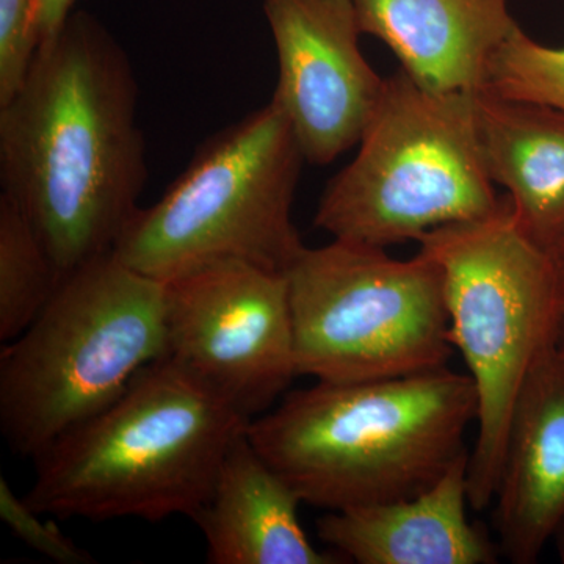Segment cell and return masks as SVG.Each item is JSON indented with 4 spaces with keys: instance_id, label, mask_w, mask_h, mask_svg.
Returning a JSON list of instances; mask_svg holds the SVG:
<instances>
[{
    "instance_id": "15",
    "label": "cell",
    "mask_w": 564,
    "mask_h": 564,
    "mask_svg": "<svg viewBox=\"0 0 564 564\" xmlns=\"http://www.w3.org/2000/svg\"><path fill=\"white\" fill-rule=\"evenodd\" d=\"M481 159L525 232L555 254L564 245V111L477 93Z\"/></svg>"
},
{
    "instance_id": "19",
    "label": "cell",
    "mask_w": 564,
    "mask_h": 564,
    "mask_svg": "<svg viewBox=\"0 0 564 564\" xmlns=\"http://www.w3.org/2000/svg\"><path fill=\"white\" fill-rule=\"evenodd\" d=\"M18 497L6 478H0V518L10 532L32 551L61 564H91L95 558L65 532Z\"/></svg>"
},
{
    "instance_id": "22",
    "label": "cell",
    "mask_w": 564,
    "mask_h": 564,
    "mask_svg": "<svg viewBox=\"0 0 564 564\" xmlns=\"http://www.w3.org/2000/svg\"><path fill=\"white\" fill-rule=\"evenodd\" d=\"M556 261L560 263V269H562L563 276H564V245L562 248H560L558 251L555 252Z\"/></svg>"
},
{
    "instance_id": "14",
    "label": "cell",
    "mask_w": 564,
    "mask_h": 564,
    "mask_svg": "<svg viewBox=\"0 0 564 564\" xmlns=\"http://www.w3.org/2000/svg\"><path fill=\"white\" fill-rule=\"evenodd\" d=\"M303 500L240 434L206 502L192 516L212 564H337L343 556L311 543L300 522Z\"/></svg>"
},
{
    "instance_id": "21",
    "label": "cell",
    "mask_w": 564,
    "mask_h": 564,
    "mask_svg": "<svg viewBox=\"0 0 564 564\" xmlns=\"http://www.w3.org/2000/svg\"><path fill=\"white\" fill-rule=\"evenodd\" d=\"M552 541H554L556 555H558L560 562L564 563V516L562 521L558 522V525H556Z\"/></svg>"
},
{
    "instance_id": "9",
    "label": "cell",
    "mask_w": 564,
    "mask_h": 564,
    "mask_svg": "<svg viewBox=\"0 0 564 564\" xmlns=\"http://www.w3.org/2000/svg\"><path fill=\"white\" fill-rule=\"evenodd\" d=\"M166 355L247 421L299 377L285 273L223 262L166 282Z\"/></svg>"
},
{
    "instance_id": "10",
    "label": "cell",
    "mask_w": 564,
    "mask_h": 564,
    "mask_svg": "<svg viewBox=\"0 0 564 564\" xmlns=\"http://www.w3.org/2000/svg\"><path fill=\"white\" fill-rule=\"evenodd\" d=\"M262 7L278 57L272 98L306 162L328 165L361 140L386 77L364 57L351 0H263Z\"/></svg>"
},
{
    "instance_id": "13",
    "label": "cell",
    "mask_w": 564,
    "mask_h": 564,
    "mask_svg": "<svg viewBox=\"0 0 564 564\" xmlns=\"http://www.w3.org/2000/svg\"><path fill=\"white\" fill-rule=\"evenodd\" d=\"M362 35L432 91L477 93L494 52L519 28L508 0H351Z\"/></svg>"
},
{
    "instance_id": "7",
    "label": "cell",
    "mask_w": 564,
    "mask_h": 564,
    "mask_svg": "<svg viewBox=\"0 0 564 564\" xmlns=\"http://www.w3.org/2000/svg\"><path fill=\"white\" fill-rule=\"evenodd\" d=\"M477 93L432 91L403 69L386 77L358 154L322 193L315 226L386 250L491 215L502 196L481 159Z\"/></svg>"
},
{
    "instance_id": "1",
    "label": "cell",
    "mask_w": 564,
    "mask_h": 564,
    "mask_svg": "<svg viewBox=\"0 0 564 564\" xmlns=\"http://www.w3.org/2000/svg\"><path fill=\"white\" fill-rule=\"evenodd\" d=\"M147 182L131 58L95 14L73 11L0 106L2 195L68 274L113 252Z\"/></svg>"
},
{
    "instance_id": "4",
    "label": "cell",
    "mask_w": 564,
    "mask_h": 564,
    "mask_svg": "<svg viewBox=\"0 0 564 564\" xmlns=\"http://www.w3.org/2000/svg\"><path fill=\"white\" fill-rule=\"evenodd\" d=\"M419 251L443 272L448 340L462 352L477 392V440L467 491L475 511L494 502L516 400L564 328V276L534 242L507 196L488 217L441 226Z\"/></svg>"
},
{
    "instance_id": "18",
    "label": "cell",
    "mask_w": 564,
    "mask_h": 564,
    "mask_svg": "<svg viewBox=\"0 0 564 564\" xmlns=\"http://www.w3.org/2000/svg\"><path fill=\"white\" fill-rule=\"evenodd\" d=\"M40 46V0H0V106L21 90Z\"/></svg>"
},
{
    "instance_id": "12",
    "label": "cell",
    "mask_w": 564,
    "mask_h": 564,
    "mask_svg": "<svg viewBox=\"0 0 564 564\" xmlns=\"http://www.w3.org/2000/svg\"><path fill=\"white\" fill-rule=\"evenodd\" d=\"M469 452L417 496L326 511L317 521L318 538L359 564L499 562V545L467 518Z\"/></svg>"
},
{
    "instance_id": "3",
    "label": "cell",
    "mask_w": 564,
    "mask_h": 564,
    "mask_svg": "<svg viewBox=\"0 0 564 564\" xmlns=\"http://www.w3.org/2000/svg\"><path fill=\"white\" fill-rule=\"evenodd\" d=\"M248 425L176 364L159 359L35 459L24 500L40 513L93 522L192 518Z\"/></svg>"
},
{
    "instance_id": "23",
    "label": "cell",
    "mask_w": 564,
    "mask_h": 564,
    "mask_svg": "<svg viewBox=\"0 0 564 564\" xmlns=\"http://www.w3.org/2000/svg\"><path fill=\"white\" fill-rule=\"evenodd\" d=\"M560 347L563 348L564 350V328H563V332H562V337H560V343H558Z\"/></svg>"
},
{
    "instance_id": "20",
    "label": "cell",
    "mask_w": 564,
    "mask_h": 564,
    "mask_svg": "<svg viewBox=\"0 0 564 564\" xmlns=\"http://www.w3.org/2000/svg\"><path fill=\"white\" fill-rule=\"evenodd\" d=\"M76 0H40L41 43L61 31L70 17Z\"/></svg>"
},
{
    "instance_id": "2",
    "label": "cell",
    "mask_w": 564,
    "mask_h": 564,
    "mask_svg": "<svg viewBox=\"0 0 564 564\" xmlns=\"http://www.w3.org/2000/svg\"><path fill=\"white\" fill-rule=\"evenodd\" d=\"M469 375L447 367L356 383L315 381L252 419L256 451L303 503L326 511L392 502L436 484L469 452Z\"/></svg>"
},
{
    "instance_id": "6",
    "label": "cell",
    "mask_w": 564,
    "mask_h": 564,
    "mask_svg": "<svg viewBox=\"0 0 564 564\" xmlns=\"http://www.w3.org/2000/svg\"><path fill=\"white\" fill-rule=\"evenodd\" d=\"M303 162L272 98L203 141L161 199L133 215L113 254L165 284L223 262L285 273L304 248L292 221Z\"/></svg>"
},
{
    "instance_id": "17",
    "label": "cell",
    "mask_w": 564,
    "mask_h": 564,
    "mask_svg": "<svg viewBox=\"0 0 564 564\" xmlns=\"http://www.w3.org/2000/svg\"><path fill=\"white\" fill-rule=\"evenodd\" d=\"M481 90L564 111V47L545 46L516 29L494 52Z\"/></svg>"
},
{
    "instance_id": "5",
    "label": "cell",
    "mask_w": 564,
    "mask_h": 564,
    "mask_svg": "<svg viewBox=\"0 0 564 564\" xmlns=\"http://www.w3.org/2000/svg\"><path fill=\"white\" fill-rule=\"evenodd\" d=\"M165 293L113 252L66 274L0 352V426L17 454L35 462L165 358Z\"/></svg>"
},
{
    "instance_id": "8",
    "label": "cell",
    "mask_w": 564,
    "mask_h": 564,
    "mask_svg": "<svg viewBox=\"0 0 564 564\" xmlns=\"http://www.w3.org/2000/svg\"><path fill=\"white\" fill-rule=\"evenodd\" d=\"M285 278L299 377L386 380L447 367L454 355L443 272L425 252L400 261L333 239L304 247Z\"/></svg>"
},
{
    "instance_id": "16",
    "label": "cell",
    "mask_w": 564,
    "mask_h": 564,
    "mask_svg": "<svg viewBox=\"0 0 564 564\" xmlns=\"http://www.w3.org/2000/svg\"><path fill=\"white\" fill-rule=\"evenodd\" d=\"M66 274L20 207L0 193V340L17 339L54 299Z\"/></svg>"
},
{
    "instance_id": "11",
    "label": "cell",
    "mask_w": 564,
    "mask_h": 564,
    "mask_svg": "<svg viewBox=\"0 0 564 564\" xmlns=\"http://www.w3.org/2000/svg\"><path fill=\"white\" fill-rule=\"evenodd\" d=\"M500 552L533 564L564 516V350L534 366L516 400L496 496Z\"/></svg>"
}]
</instances>
